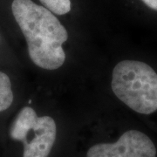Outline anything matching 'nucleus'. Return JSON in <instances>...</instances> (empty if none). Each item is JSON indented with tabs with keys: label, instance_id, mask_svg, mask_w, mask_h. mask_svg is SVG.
Listing matches in <instances>:
<instances>
[{
	"label": "nucleus",
	"instance_id": "nucleus-2",
	"mask_svg": "<svg viewBox=\"0 0 157 157\" xmlns=\"http://www.w3.org/2000/svg\"><path fill=\"white\" fill-rule=\"evenodd\" d=\"M112 90L118 99L141 114L157 110V73L147 64L123 60L113 68Z\"/></svg>",
	"mask_w": 157,
	"mask_h": 157
},
{
	"label": "nucleus",
	"instance_id": "nucleus-5",
	"mask_svg": "<svg viewBox=\"0 0 157 157\" xmlns=\"http://www.w3.org/2000/svg\"><path fill=\"white\" fill-rule=\"evenodd\" d=\"M13 101V93L8 75L0 72V112H3L11 107Z\"/></svg>",
	"mask_w": 157,
	"mask_h": 157
},
{
	"label": "nucleus",
	"instance_id": "nucleus-1",
	"mask_svg": "<svg viewBox=\"0 0 157 157\" xmlns=\"http://www.w3.org/2000/svg\"><path fill=\"white\" fill-rule=\"evenodd\" d=\"M11 11L26 39L32 61L46 70L62 67L66 60L62 45L68 33L53 13L32 0H13Z\"/></svg>",
	"mask_w": 157,
	"mask_h": 157
},
{
	"label": "nucleus",
	"instance_id": "nucleus-6",
	"mask_svg": "<svg viewBox=\"0 0 157 157\" xmlns=\"http://www.w3.org/2000/svg\"><path fill=\"white\" fill-rule=\"evenodd\" d=\"M41 4L57 15H64L71 11L70 0H39Z\"/></svg>",
	"mask_w": 157,
	"mask_h": 157
},
{
	"label": "nucleus",
	"instance_id": "nucleus-3",
	"mask_svg": "<svg viewBox=\"0 0 157 157\" xmlns=\"http://www.w3.org/2000/svg\"><path fill=\"white\" fill-rule=\"evenodd\" d=\"M12 140L23 143V157H48L57 136V126L50 116H38L33 108L23 107L10 128Z\"/></svg>",
	"mask_w": 157,
	"mask_h": 157
},
{
	"label": "nucleus",
	"instance_id": "nucleus-4",
	"mask_svg": "<svg viewBox=\"0 0 157 157\" xmlns=\"http://www.w3.org/2000/svg\"><path fill=\"white\" fill-rule=\"evenodd\" d=\"M86 157H157V148L152 139L139 130H128L115 142L92 146Z\"/></svg>",
	"mask_w": 157,
	"mask_h": 157
},
{
	"label": "nucleus",
	"instance_id": "nucleus-7",
	"mask_svg": "<svg viewBox=\"0 0 157 157\" xmlns=\"http://www.w3.org/2000/svg\"><path fill=\"white\" fill-rule=\"evenodd\" d=\"M141 1L150 9L157 11V0H141Z\"/></svg>",
	"mask_w": 157,
	"mask_h": 157
}]
</instances>
